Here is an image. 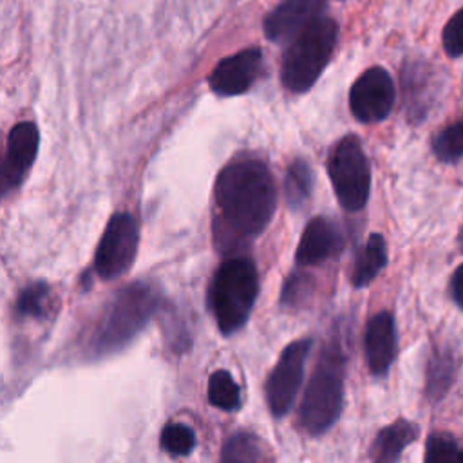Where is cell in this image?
I'll return each mask as SVG.
<instances>
[{
    "label": "cell",
    "instance_id": "8fae6325",
    "mask_svg": "<svg viewBox=\"0 0 463 463\" xmlns=\"http://www.w3.org/2000/svg\"><path fill=\"white\" fill-rule=\"evenodd\" d=\"M40 134L34 123L20 121L16 123L9 136L5 156L2 163V192L7 194L22 184L27 172L31 170L36 152H38Z\"/></svg>",
    "mask_w": 463,
    "mask_h": 463
},
{
    "label": "cell",
    "instance_id": "cb8c5ba5",
    "mask_svg": "<svg viewBox=\"0 0 463 463\" xmlns=\"http://www.w3.org/2000/svg\"><path fill=\"white\" fill-rule=\"evenodd\" d=\"M423 463H463V449L450 434L436 432L427 439Z\"/></svg>",
    "mask_w": 463,
    "mask_h": 463
},
{
    "label": "cell",
    "instance_id": "ffe728a7",
    "mask_svg": "<svg viewBox=\"0 0 463 463\" xmlns=\"http://www.w3.org/2000/svg\"><path fill=\"white\" fill-rule=\"evenodd\" d=\"M284 190L291 208H298L309 199L313 190V170L306 161L297 159L288 166Z\"/></svg>",
    "mask_w": 463,
    "mask_h": 463
},
{
    "label": "cell",
    "instance_id": "e0dca14e",
    "mask_svg": "<svg viewBox=\"0 0 463 463\" xmlns=\"http://www.w3.org/2000/svg\"><path fill=\"white\" fill-rule=\"evenodd\" d=\"M387 264V244L380 233L369 235L364 248L358 251L351 273V282L354 288L367 286Z\"/></svg>",
    "mask_w": 463,
    "mask_h": 463
},
{
    "label": "cell",
    "instance_id": "8992f818",
    "mask_svg": "<svg viewBox=\"0 0 463 463\" xmlns=\"http://www.w3.org/2000/svg\"><path fill=\"white\" fill-rule=\"evenodd\" d=\"M327 172L342 208L347 212L362 210L371 192V166L356 136L349 134L336 143L329 156Z\"/></svg>",
    "mask_w": 463,
    "mask_h": 463
},
{
    "label": "cell",
    "instance_id": "277c9868",
    "mask_svg": "<svg viewBox=\"0 0 463 463\" xmlns=\"http://www.w3.org/2000/svg\"><path fill=\"white\" fill-rule=\"evenodd\" d=\"M259 275L251 259L230 257L213 273L208 302L222 335L241 329L255 304Z\"/></svg>",
    "mask_w": 463,
    "mask_h": 463
},
{
    "label": "cell",
    "instance_id": "ac0fdd59",
    "mask_svg": "<svg viewBox=\"0 0 463 463\" xmlns=\"http://www.w3.org/2000/svg\"><path fill=\"white\" fill-rule=\"evenodd\" d=\"M221 463H271V458L259 436L248 430H239L222 445Z\"/></svg>",
    "mask_w": 463,
    "mask_h": 463
},
{
    "label": "cell",
    "instance_id": "44dd1931",
    "mask_svg": "<svg viewBox=\"0 0 463 463\" xmlns=\"http://www.w3.org/2000/svg\"><path fill=\"white\" fill-rule=\"evenodd\" d=\"M208 400L222 411H235L241 405V391L228 371H215L208 380Z\"/></svg>",
    "mask_w": 463,
    "mask_h": 463
},
{
    "label": "cell",
    "instance_id": "d6986e66",
    "mask_svg": "<svg viewBox=\"0 0 463 463\" xmlns=\"http://www.w3.org/2000/svg\"><path fill=\"white\" fill-rule=\"evenodd\" d=\"M454 380V358L445 353H434L427 365V396L430 400H441Z\"/></svg>",
    "mask_w": 463,
    "mask_h": 463
},
{
    "label": "cell",
    "instance_id": "3957f363",
    "mask_svg": "<svg viewBox=\"0 0 463 463\" xmlns=\"http://www.w3.org/2000/svg\"><path fill=\"white\" fill-rule=\"evenodd\" d=\"M344 367L345 356L342 345L336 338H331L317 360L300 405V423L313 436L326 432L340 416L344 403Z\"/></svg>",
    "mask_w": 463,
    "mask_h": 463
},
{
    "label": "cell",
    "instance_id": "5b68a950",
    "mask_svg": "<svg viewBox=\"0 0 463 463\" xmlns=\"http://www.w3.org/2000/svg\"><path fill=\"white\" fill-rule=\"evenodd\" d=\"M336 38V22L324 14L291 40L284 52L280 69L284 87L291 92L309 90L329 63Z\"/></svg>",
    "mask_w": 463,
    "mask_h": 463
},
{
    "label": "cell",
    "instance_id": "ba28073f",
    "mask_svg": "<svg viewBox=\"0 0 463 463\" xmlns=\"http://www.w3.org/2000/svg\"><path fill=\"white\" fill-rule=\"evenodd\" d=\"M309 349H311L309 338L295 340L282 351L279 362L275 364L271 374L268 376L266 400L273 416L282 418L289 411L298 392V387L302 383L304 365H306Z\"/></svg>",
    "mask_w": 463,
    "mask_h": 463
},
{
    "label": "cell",
    "instance_id": "d4e9b609",
    "mask_svg": "<svg viewBox=\"0 0 463 463\" xmlns=\"http://www.w3.org/2000/svg\"><path fill=\"white\" fill-rule=\"evenodd\" d=\"M161 447L174 456H188L195 447V434L184 423H166L161 430Z\"/></svg>",
    "mask_w": 463,
    "mask_h": 463
},
{
    "label": "cell",
    "instance_id": "6da1fadb",
    "mask_svg": "<svg viewBox=\"0 0 463 463\" xmlns=\"http://www.w3.org/2000/svg\"><path fill=\"white\" fill-rule=\"evenodd\" d=\"M275 206V183L262 161L239 159L226 165L217 175L215 230L221 239L251 241L268 226Z\"/></svg>",
    "mask_w": 463,
    "mask_h": 463
},
{
    "label": "cell",
    "instance_id": "7402d4cb",
    "mask_svg": "<svg viewBox=\"0 0 463 463\" xmlns=\"http://www.w3.org/2000/svg\"><path fill=\"white\" fill-rule=\"evenodd\" d=\"M432 152L441 163H456L463 156V121L450 123L432 137Z\"/></svg>",
    "mask_w": 463,
    "mask_h": 463
},
{
    "label": "cell",
    "instance_id": "5bb4252c",
    "mask_svg": "<svg viewBox=\"0 0 463 463\" xmlns=\"http://www.w3.org/2000/svg\"><path fill=\"white\" fill-rule=\"evenodd\" d=\"M364 347L369 371L383 376L396 356V327L389 311H380L367 322Z\"/></svg>",
    "mask_w": 463,
    "mask_h": 463
},
{
    "label": "cell",
    "instance_id": "9a60e30c",
    "mask_svg": "<svg viewBox=\"0 0 463 463\" xmlns=\"http://www.w3.org/2000/svg\"><path fill=\"white\" fill-rule=\"evenodd\" d=\"M403 99L405 110L411 123H420L425 119L429 112V105L432 101L434 80L429 67L423 61H411L403 69Z\"/></svg>",
    "mask_w": 463,
    "mask_h": 463
},
{
    "label": "cell",
    "instance_id": "83f0119b",
    "mask_svg": "<svg viewBox=\"0 0 463 463\" xmlns=\"http://www.w3.org/2000/svg\"><path fill=\"white\" fill-rule=\"evenodd\" d=\"M450 288H452V297L456 300V304L459 307H463V264H459L452 275L450 280Z\"/></svg>",
    "mask_w": 463,
    "mask_h": 463
},
{
    "label": "cell",
    "instance_id": "7a4b0ae2",
    "mask_svg": "<svg viewBox=\"0 0 463 463\" xmlns=\"http://www.w3.org/2000/svg\"><path fill=\"white\" fill-rule=\"evenodd\" d=\"M157 306V291L145 282H134L119 289L94 329L90 351L103 356L125 347L146 326Z\"/></svg>",
    "mask_w": 463,
    "mask_h": 463
},
{
    "label": "cell",
    "instance_id": "30bf717a",
    "mask_svg": "<svg viewBox=\"0 0 463 463\" xmlns=\"http://www.w3.org/2000/svg\"><path fill=\"white\" fill-rule=\"evenodd\" d=\"M262 69V51L259 47L242 49L221 60L212 71L208 83L219 96H237L246 92Z\"/></svg>",
    "mask_w": 463,
    "mask_h": 463
},
{
    "label": "cell",
    "instance_id": "4316f807",
    "mask_svg": "<svg viewBox=\"0 0 463 463\" xmlns=\"http://www.w3.org/2000/svg\"><path fill=\"white\" fill-rule=\"evenodd\" d=\"M311 288V279L302 275V273H291L284 284L282 289V302L284 304H298L304 300V297H307Z\"/></svg>",
    "mask_w": 463,
    "mask_h": 463
},
{
    "label": "cell",
    "instance_id": "7c38bea8",
    "mask_svg": "<svg viewBox=\"0 0 463 463\" xmlns=\"http://www.w3.org/2000/svg\"><path fill=\"white\" fill-rule=\"evenodd\" d=\"M324 0H286L264 18V33L275 43H288L324 16Z\"/></svg>",
    "mask_w": 463,
    "mask_h": 463
},
{
    "label": "cell",
    "instance_id": "9c48e42d",
    "mask_svg": "<svg viewBox=\"0 0 463 463\" xmlns=\"http://www.w3.org/2000/svg\"><path fill=\"white\" fill-rule=\"evenodd\" d=\"M396 90L392 78L383 67H369L351 87L349 107L360 123H376L389 116Z\"/></svg>",
    "mask_w": 463,
    "mask_h": 463
},
{
    "label": "cell",
    "instance_id": "2e32d148",
    "mask_svg": "<svg viewBox=\"0 0 463 463\" xmlns=\"http://www.w3.org/2000/svg\"><path fill=\"white\" fill-rule=\"evenodd\" d=\"M420 430L418 425L407 420H396L383 427L373 443V458L376 463H396L405 447H409Z\"/></svg>",
    "mask_w": 463,
    "mask_h": 463
},
{
    "label": "cell",
    "instance_id": "4fadbf2b",
    "mask_svg": "<svg viewBox=\"0 0 463 463\" xmlns=\"http://www.w3.org/2000/svg\"><path fill=\"white\" fill-rule=\"evenodd\" d=\"M344 246V235L340 228L326 217H313L298 241L295 260L298 266H313L333 255Z\"/></svg>",
    "mask_w": 463,
    "mask_h": 463
},
{
    "label": "cell",
    "instance_id": "484cf974",
    "mask_svg": "<svg viewBox=\"0 0 463 463\" xmlns=\"http://www.w3.org/2000/svg\"><path fill=\"white\" fill-rule=\"evenodd\" d=\"M441 43L450 58H459L463 54V7L456 11L445 24Z\"/></svg>",
    "mask_w": 463,
    "mask_h": 463
},
{
    "label": "cell",
    "instance_id": "52a82bcc",
    "mask_svg": "<svg viewBox=\"0 0 463 463\" xmlns=\"http://www.w3.org/2000/svg\"><path fill=\"white\" fill-rule=\"evenodd\" d=\"M137 224L127 212L114 213L99 239L94 255V269L101 279H118L134 264L137 251Z\"/></svg>",
    "mask_w": 463,
    "mask_h": 463
},
{
    "label": "cell",
    "instance_id": "603a6c76",
    "mask_svg": "<svg viewBox=\"0 0 463 463\" xmlns=\"http://www.w3.org/2000/svg\"><path fill=\"white\" fill-rule=\"evenodd\" d=\"M51 302V291L45 282H33L27 284L18 298H16V313L22 317H33V318H42Z\"/></svg>",
    "mask_w": 463,
    "mask_h": 463
}]
</instances>
